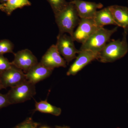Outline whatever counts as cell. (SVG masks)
I'll use <instances>...</instances> for the list:
<instances>
[{
	"instance_id": "cell-4",
	"label": "cell",
	"mask_w": 128,
	"mask_h": 128,
	"mask_svg": "<svg viewBox=\"0 0 128 128\" xmlns=\"http://www.w3.org/2000/svg\"><path fill=\"white\" fill-rule=\"evenodd\" d=\"M35 85L26 80L11 88L6 94L10 104L22 103L31 99L36 94Z\"/></svg>"
},
{
	"instance_id": "cell-7",
	"label": "cell",
	"mask_w": 128,
	"mask_h": 128,
	"mask_svg": "<svg viewBox=\"0 0 128 128\" xmlns=\"http://www.w3.org/2000/svg\"><path fill=\"white\" fill-rule=\"evenodd\" d=\"M0 77L4 89L14 87L27 80L25 73L13 65L10 68L0 72Z\"/></svg>"
},
{
	"instance_id": "cell-16",
	"label": "cell",
	"mask_w": 128,
	"mask_h": 128,
	"mask_svg": "<svg viewBox=\"0 0 128 128\" xmlns=\"http://www.w3.org/2000/svg\"><path fill=\"white\" fill-rule=\"evenodd\" d=\"M3 5L4 8L1 10L9 16L16 9L31 6L32 3L28 0H8Z\"/></svg>"
},
{
	"instance_id": "cell-14",
	"label": "cell",
	"mask_w": 128,
	"mask_h": 128,
	"mask_svg": "<svg viewBox=\"0 0 128 128\" xmlns=\"http://www.w3.org/2000/svg\"><path fill=\"white\" fill-rule=\"evenodd\" d=\"M93 19L97 25L100 27H104V26L108 25H116L108 7L97 11Z\"/></svg>"
},
{
	"instance_id": "cell-21",
	"label": "cell",
	"mask_w": 128,
	"mask_h": 128,
	"mask_svg": "<svg viewBox=\"0 0 128 128\" xmlns=\"http://www.w3.org/2000/svg\"><path fill=\"white\" fill-rule=\"evenodd\" d=\"M10 105L9 103L6 94L0 93V108L6 107Z\"/></svg>"
},
{
	"instance_id": "cell-18",
	"label": "cell",
	"mask_w": 128,
	"mask_h": 128,
	"mask_svg": "<svg viewBox=\"0 0 128 128\" xmlns=\"http://www.w3.org/2000/svg\"><path fill=\"white\" fill-rule=\"evenodd\" d=\"M14 45L9 40L4 39L0 40V55L8 53L14 54L13 52Z\"/></svg>"
},
{
	"instance_id": "cell-3",
	"label": "cell",
	"mask_w": 128,
	"mask_h": 128,
	"mask_svg": "<svg viewBox=\"0 0 128 128\" xmlns=\"http://www.w3.org/2000/svg\"><path fill=\"white\" fill-rule=\"evenodd\" d=\"M118 27L112 30L99 28L82 44L80 50H89L98 54L109 41L111 36L117 31Z\"/></svg>"
},
{
	"instance_id": "cell-24",
	"label": "cell",
	"mask_w": 128,
	"mask_h": 128,
	"mask_svg": "<svg viewBox=\"0 0 128 128\" xmlns=\"http://www.w3.org/2000/svg\"><path fill=\"white\" fill-rule=\"evenodd\" d=\"M4 8L3 4H0V10H2Z\"/></svg>"
},
{
	"instance_id": "cell-17",
	"label": "cell",
	"mask_w": 128,
	"mask_h": 128,
	"mask_svg": "<svg viewBox=\"0 0 128 128\" xmlns=\"http://www.w3.org/2000/svg\"><path fill=\"white\" fill-rule=\"evenodd\" d=\"M52 9L54 15L61 11L68 4L66 0H47Z\"/></svg>"
},
{
	"instance_id": "cell-15",
	"label": "cell",
	"mask_w": 128,
	"mask_h": 128,
	"mask_svg": "<svg viewBox=\"0 0 128 128\" xmlns=\"http://www.w3.org/2000/svg\"><path fill=\"white\" fill-rule=\"evenodd\" d=\"M35 110L44 113L49 114L56 116H58L61 114L62 110L60 108L51 105L48 102L47 100L36 102Z\"/></svg>"
},
{
	"instance_id": "cell-8",
	"label": "cell",
	"mask_w": 128,
	"mask_h": 128,
	"mask_svg": "<svg viewBox=\"0 0 128 128\" xmlns=\"http://www.w3.org/2000/svg\"><path fill=\"white\" fill-rule=\"evenodd\" d=\"M14 58L12 64L21 69L26 73L32 67L38 63L36 56L28 49L19 50L14 54Z\"/></svg>"
},
{
	"instance_id": "cell-13",
	"label": "cell",
	"mask_w": 128,
	"mask_h": 128,
	"mask_svg": "<svg viewBox=\"0 0 128 128\" xmlns=\"http://www.w3.org/2000/svg\"><path fill=\"white\" fill-rule=\"evenodd\" d=\"M116 25L128 29V8L118 5L108 6Z\"/></svg>"
},
{
	"instance_id": "cell-6",
	"label": "cell",
	"mask_w": 128,
	"mask_h": 128,
	"mask_svg": "<svg viewBox=\"0 0 128 128\" xmlns=\"http://www.w3.org/2000/svg\"><path fill=\"white\" fill-rule=\"evenodd\" d=\"M93 18H80L72 37L74 41L83 44L99 28Z\"/></svg>"
},
{
	"instance_id": "cell-9",
	"label": "cell",
	"mask_w": 128,
	"mask_h": 128,
	"mask_svg": "<svg viewBox=\"0 0 128 128\" xmlns=\"http://www.w3.org/2000/svg\"><path fill=\"white\" fill-rule=\"evenodd\" d=\"M79 51L78 56L66 73L68 76L76 75L89 63L98 59V54L89 50Z\"/></svg>"
},
{
	"instance_id": "cell-5",
	"label": "cell",
	"mask_w": 128,
	"mask_h": 128,
	"mask_svg": "<svg viewBox=\"0 0 128 128\" xmlns=\"http://www.w3.org/2000/svg\"><path fill=\"white\" fill-rule=\"evenodd\" d=\"M74 41L71 36H68L65 33H59L57 37L56 46L68 64L76 58V54L80 51L76 48Z\"/></svg>"
},
{
	"instance_id": "cell-11",
	"label": "cell",
	"mask_w": 128,
	"mask_h": 128,
	"mask_svg": "<svg viewBox=\"0 0 128 128\" xmlns=\"http://www.w3.org/2000/svg\"><path fill=\"white\" fill-rule=\"evenodd\" d=\"M70 2L74 5L80 18H93L97 9L103 7L101 3L82 0H73Z\"/></svg>"
},
{
	"instance_id": "cell-2",
	"label": "cell",
	"mask_w": 128,
	"mask_h": 128,
	"mask_svg": "<svg viewBox=\"0 0 128 128\" xmlns=\"http://www.w3.org/2000/svg\"><path fill=\"white\" fill-rule=\"evenodd\" d=\"M54 16L59 33H67L72 36L80 18L74 5L71 2H68L66 6Z\"/></svg>"
},
{
	"instance_id": "cell-19",
	"label": "cell",
	"mask_w": 128,
	"mask_h": 128,
	"mask_svg": "<svg viewBox=\"0 0 128 128\" xmlns=\"http://www.w3.org/2000/svg\"><path fill=\"white\" fill-rule=\"evenodd\" d=\"M40 124L34 122L32 118H28L12 128H38Z\"/></svg>"
},
{
	"instance_id": "cell-20",
	"label": "cell",
	"mask_w": 128,
	"mask_h": 128,
	"mask_svg": "<svg viewBox=\"0 0 128 128\" xmlns=\"http://www.w3.org/2000/svg\"><path fill=\"white\" fill-rule=\"evenodd\" d=\"M12 64L11 62L4 56L0 55V73L5 71L12 67Z\"/></svg>"
},
{
	"instance_id": "cell-22",
	"label": "cell",
	"mask_w": 128,
	"mask_h": 128,
	"mask_svg": "<svg viewBox=\"0 0 128 128\" xmlns=\"http://www.w3.org/2000/svg\"><path fill=\"white\" fill-rule=\"evenodd\" d=\"M2 89H4V88L2 85V82L0 77V90Z\"/></svg>"
},
{
	"instance_id": "cell-1",
	"label": "cell",
	"mask_w": 128,
	"mask_h": 128,
	"mask_svg": "<svg viewBox=\"0 0 128 128\" xmlns=\"http://www.w3.org/2000/svg\"><path fill=\"white\" fill-rule=\"evenodd\" d=\"M128 29H124L122 40H113L106 44L98 54V60L102 63H110L125 56L128 51Z\"/></svg>"
},
{
	"instance_id": "cell-27",
	"label": "cell",
	"mask_w": 128,
	"mask_h": 128,
	"mask_svg": "<svg viewBox=\"0 0 128 128\" xmlns=\"http://www.w3.org/2000/svg\"></svg>"
},
{
	"instance_id": "cell-25",
	"label": "cell",
	"mask_w": 128,
	"mask_h": 128,
	"mask_svg": "<svg viewBox=\"0 0 128 128\" xmlns=\"http://www.w3.org/2000/svg\"><path fill=\"white\" fill-rule=\"evenodd\" d=\"M8 0H0V1L1 2H7Z\"/></svg>"
},
{
	"instance_id": "cell-12",
	"label": "cell",
	"mask_w": 128,
	"mask_h": 128,
	"mask_svg": "<svg viewBox=\"0 0 128 128\" xmlns=\"http://www.w3.org/2000/svg\"><path fill=\"white\" fill-rule=\"evenodd\" d=\"M54 70L45 66L40 62H38L25 73L26 78L35 84L49 77Z\"/></svg>"
},
{
	"instance_id": "cell-10",
	"label": "cell",
	"mask_w": 128,
	"mask_h": 128,
	"mask_svg": "<svg viewBox=\"0 0 128 128\" xmlns=\"http://www.w3.org/2000/svg\"><path fill=\"white\" fill-rule=\"evenodd\" d=\"M40 62L45 66L53 70L56 68H65L66 66V61L61 57L54 44H53L48 49L42 57Z\"/></svg>"
},
{
	"instance_id": "cell-23",
	"label": "cell",
	"mask_w": 128,
	"mask_h": 128,
	"mask_svg": "<svg viewBox=\"0 0 128 128\" xmlns=\"http://www.w3.org/2000/svg\"><path fill=\"white\" fill-rule=\"evenodd\" d=\"M56 128H70L69 127L67 126H56Z\"/></svg>"
},
{
	"instance_id": "cell-26",
	"label": "cell",
	"mask_w": 128,
	"mask_h": 128,
	"mask_svg": "<svg viewBox=\"0 0 128 128\" xmlns=\"http://www.w3.org/2000/svg\"><path fill=\"white\" fill-rule=\"evenodd\" d=\"M48 128V127H46V126H44V127H41V128Z\"/></svg>"
}]
</instances>
